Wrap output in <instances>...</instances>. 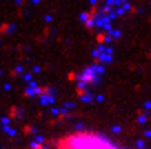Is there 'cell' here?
<instances>
[{
    "label": "cell",
    "mask_w": 151,
    "mask_h": 149,
    "mask_svg": "<svg viewBox=\"0 0 151 149\" xmlns=\"http://www.w3.org/2000/svg\"><path fill=\"white\" fill-rule=\"evenodd\" d=\"M40 149H127L116 138L96 129H73L47 140Z\"/></svg>",
    "instance_id": "1"
}]
</instances>
